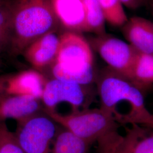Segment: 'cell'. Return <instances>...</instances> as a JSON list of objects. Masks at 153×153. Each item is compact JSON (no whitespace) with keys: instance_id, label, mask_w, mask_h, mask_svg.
Returning a JSON list of instances; mask_svg holds the SVG:
<instances>
[{"instance_id":"44dd1931","label":"cell","mask_w":153,"mask_h":153,"mask_svg":"<svg viewBox=\"0 0 153 153\" xmlns=\"http://www.w3.org/2000/svg\"><path fill=\"white\" fill-rule=\"evenodd\" d=\"M9 76V74L0 76V96L5 94L6 83Z\"/></svg>"},{"instance_id":"8992f818","label":"cell","mask_w":153,"mask_h":153,"mask_svg":"<svg viewBox=\"0 0 153 153\" xmlns=\"http://www.w3.org/2000/svg\"><path fill=\"white\" fill-rule=\"evenodd\" d=\"M93 87L54 78L47 79L40 99L43 109L56 111L57 105L62 102L70 104L72 112L88 108L97 93Z\"/></svg>"},{"instance_id":"6da1fadb","label":"cell","mask_w":153,"mask_h":153,"mask_svg":"<svg viewBox=\"0 0 153 153\" xmlns=\"http://www.w3.org/2000/svg\"><path fill=\"white\" fill-rule=\"evenodd\" d=\"M95 84L100 108L118 124L153 128V114L146 107L144 93L128 77L107 66L97 72Z\"/></svg>"},{"instance_id":"ac0fdd59","label":"cell","mask_w":153,"mask_h":153,"mask_svg":"<svg viewBox=\"0 0 153 153\" xmlns=\"http://www.w3.org/2000/svg\"><path fill=\"white\" fill-rule=\"evenodd\" d=\"M11 2L0 4V52L9 48L11 36Z\"/></svg>"},{"instance_id":"603a6c76","label":"cell","mask_w":153,"mask_h":153,"mask_svg":"<svg viewBox=\"0 0 153 153\" xmlns=\"http://www.w3.org/2000/svg\"><path fill=\"white\" fill-rule=\"evenodd\" d=\"M2 2H3V1H2V0H0V4H1V3H2Z\"/></svg>"},{"instance_id":"8fae6325","label":"cell","mask_w":153,"mask_h":153,"mask_svg":"<svg viewBox=\"0 0 153 153\" xmlns=\"http://www.w3.org/2000/svg\"><path fill=\"white\" fill-rule=\"evenodd\" d=\"M124 38L138 52L153 54V23L141 16L128 19L121 26Z\"/></svg>"},{"instance_id":"e0dca14e","label":"cell","mask_w":153,"mask_h":153,"mask_svg":"<svg viewBox=\"0 0 153 153\" xmlns=\"http://www.w3.org/2000/svg\"><path fill=\"white\" fill-rule=\"evenodd\" d=\"M104 12L105 20L111 26L121 27L128 20L121 0H97Z\"/></svg>"},{"instance_id":"2e32d148","label":"cell","mask_w":153,"mask_h":153,"mask_svg":"<svg viewBox=\"0 0 153 153\" xmlns=\"http://www.w3.org/2000/svg\"><path fill=\"white\" fill-rule=\"evenodd\" d=\"M85 9V32L94 33L95 36L106 33L104 12L97 0H83Z\"/></svg>"},{"instance_id":"7c38bea8","label":"cell","mask_w":153,"mask_h":153,"mask_svg":"<svg viewBox=\"0 0 153 153\" xmlns=\"http://www.w3.org/2000/svg\"><path fill=\"white\" fill-rule=\"evenodd\" d=\"M41 100L31 97L0 96V123L7 119L22 120L42 111Z\"/></svg>"},{"instance_id":"ba28073f","label":"cell","mask_w":153,"mask_h":153,"mask_svg":"<svg viewBox=\"0 0 153 153\" xmlns=\"http://www.w3.org/2000/svg\"><path fill=\"white\" fill-rule=\"evenodd\" d=\"M88 43L108 67L128 78L138 52L131 45L107 33L95 36Z\"/></svg>"},{"instance_id":"277c9868","label":"cell","mask_w":153,"mask_h":153,"mask_svg":"<svg viewBox=\"0 0 153 153\" xmlns=\"http://www.w3.org/2000/svg\"><path fill=\"white\" fill-rule=\"evenodd\" d=\"M43 111L58 125L91 145L118 129L119 124L112 116L100 108H88L69 115H61L56 111Z\"/></svg>"},{"instance_id":"d6986e66","label":"cell","mask_w":153,"mask_h":153,"mask_svg":"<svg viewBox=\"0 0 153 153\" xmlns=\"http://www.w3.org/2000/svg\"><path fill=\"white\" fill-rule=\"evenodd\" d=\"M0 153H25L5 122L0 123Z\"/></svg>"},{"instance_id":"5b68a950","label":"cell","mask_w":153,"mask_h":153,"mask_svg":"<svg viewBox=\"0 0 153 153\" xmlns=\"http://www.w3.org/2000/svg\"><path fill=\"white\" fill-rule=\"evenodd\" d=\"M16 123L14 134L24 153H51L58 124L43 110Z\"/></svg>"},{"instance_id":"3957f363","label":"cell","mask_w":153,"mask_h":153,"mask_svg":"<svg viewBox=\"0 0 153 153\" xmlns=\"http://www.w3.org/2000/svg\"><path fill=\"white\" fill-rule=\"evenodd\" d=\"M49 67L52 78L84 85L95 84L97 71L92 48L79 33L66 31L61 35L57 53Z\"/></svg>"},{"instance_id":"52a82bcc","label":"cell","mask_w":153,"mask_h":153,"mask_svg":"<svg viewBox=\"0 0 153 153\" xmlns=\"http://www.w3.org/2000/svg\"><path fill=\"white\" fill-rule=\"evenodd\" d=\"M97 151L108 153H153V128L131 125L124 136L117 130L97 141Z\"/></svg>"},{"instance_id":"4fadbf2b","label":"cell","mask_w":153,"mask_h":153,"mask_svg":"<svg viewBox=\"0 0 153 153\" xmlns=\"http://www.w3.org/2000/svg\"><path fill=\"white\" fill-rule=\"evenodd\" d=\"M59 22L68 31L85 32V9L83 0H51Z\"/></svg>"},{"instance_id":"7402d4cb","label":"cell","mask_w":153,"mask_h":153,"mask_svg":"<svg viewBox=\"0 0 153 153\" xmlns=\"http://www.w3.org/2000/svg\"><path fill=\"white\" fill-rule=\"evenodd\" d=\"M97 153H105V152H97Z\"/></svg>"},{"instance_id":"cb8c5ba5","label":"cell","mask_w":153,"mask_h":153,"mask_svg":"<svg viewBox=\"0 0 153 153\" xmlns=\"http://www.w3.org/2000/svg\"><path fill=\"white\" fill-rule=\"evenodd\" d=\"M152 7H153V3H152Z\"/></svg>"},{"instance_id":"5bb4252c","label":"cell","mask_w":153,"mask_h":153,"mask_svg":"<svg viewBox=\"0 0 153 153\" xmlns=\"http://www.w3.org/2000/svg\"><path fill=\"white\" fill-rule=\"evenodd\" d=\"M128 78L143 93L153 86V54L137 52Z\"/></svg>"},{"instance_id":"9a60e30c","label":"cell","mask_w":153,"mask_h":153,"mask_svg":"<svg viewBox=\"0 0 153 153\" xmlns=\"http://www.w3.org/2000/svg\"><path fill=\"white\" fill-rule=\"evenodd\" d=\"M60 128L55 136L51 153H88L91 144Z\"/></svg>"},{"instance_id":"30bf717a","label":"cell","mask_w":153,"mask_h":153,"mask_svg":"<svg viewBox=\"0 0 153 153\" xmlns=\"http://www.w3.org/2000/svg\"><path fill=\"white\" fill-rule=\"evenodd\" d=\"M46 81V78L40 71L33 69L9 74L5 94L40 100Z\"/></svg>"},{"instance_id":"9c48e42d","label":"cell","mask_w":153,"mask_h":153,"mask_svg":"<svg viewBox=\"0 0 153 153\" xmlns=\"http://www.w3.org/2000/svg\"><path fill=\"white\" fill-rule=\"evenodd\" d=\"M60 44L56 31L44 35L30 44L22 55L33 69L40 71L55 60Z\"/></svg>"},{"instance_id":"7a4b0ae2","label":"cell","mask_w":153,"mask_h":153,"mask_svg":"<svg viewBox=\"0 0 153 153\" xmlns=\"http://www.w3.org/2000/svg\"><path fill=\"white\" fill-rule=\"evenodd\" d=\"M11 12L9 49L16 56L22 55L36 39L56 31L59 22L51 0H14Z\"/></svg>"},{"instance_id":"ffe728a7","label":"cell","mask_w":153,"mask_h":153,"mask_svg":"<svg viewBox=\"0 0 153 153\" xmlns=\"http://www.w3.org/2000/svg\"><path fill=\"white\" fill-rule=\"evenodd\" d=\"M148 0H121L123 5L131 10H136L146 4Z\"/></svg>"}]
</instances>
